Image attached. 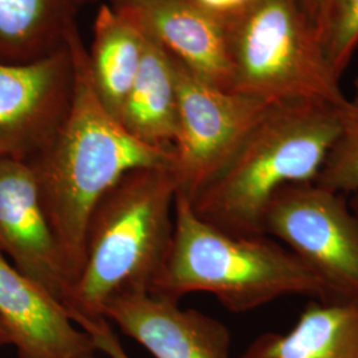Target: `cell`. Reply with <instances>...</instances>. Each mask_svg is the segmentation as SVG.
Segmentation results:
<instances>
[{"label":"cell","mask_w":358,"mask_h":358,"mask_svg":"<svg viewBox=\"0 0 358 358\" xmlns=\"http://www.w3.org/2000/svg\"><path fill=\"white\" fill-rule=\"evenodd\" d=\"M66 45L73 64L71 108L47 148L26 162L35 173L44 210L76 282L87 227L105 192L134 169L173 165L174 153L138 141L103 108L76 23L68 29Z\"/></svg>","instance_id":"cell-1"},{"label":"cell","mask_w":358,"mask_h":358,"mask_svg":"<svg viewBox=\"0 0 358 358\" xmlns=\"http://www.w3.org/2000/svg\"><path fill=\"white\" fill-rule=\"evenodd\" d=\"M338 108L309 100L271 103L224 166L194 195V213L231 235H266L275 194L316 182L338 133Z\"/></svg>","instance_id":"cell-2"},{"label":"cell","mask_w":358,"mask_h":358,"mask_svg":"<svg viewBox=\"0 0 358 358\" xmlns=\"http://www.w3.org/2000/svg\"><path fill=\"white\" fill-rule=\"evenodd\" d=\"M177 182L170 166L138 167L105 192L92 213L85 256L66 310L103 317L117 299L150 294L173 236Z\"/></svg>","instance_id":"cell-3"},{"label":"cell","mask_w":358,"mask_h":358,"mask_svg":"<svg viewBox=\"0 0 358 358\" xmlns=\"http://www.w3.org/2000/svg\"><path fill=\"white\" fill-rule=\"evenodd\" d=\"M192 292L214 294L235 313L289 294L327 300L320 279L282 243L219 230L177 194L171 242L149 294L179 301Z\"/></svg>","instance_id":"cell-4"},{"label":"cell","mask_w":358,"mask_h":358,"mask_svg":"<svg viewBox=\"0 0 358 358\" xmlns=\"http://www.w3.org/2000/svg\"><path fill=\"white\" fill-rule=\"evenodd\" d=\"M226 32L231 92L267 103H345L301 0H256Z\"/></svg>","instance_id":"cell-5"},{"label":"cell","mask_w":358,"mask_h":358,"mask_svg":"<svg viewBox=\"0 0 358 358\" xmlns=\"http://www.w3.org/2000/svg\"><path fill=\"white\" fill-rule=\"evenodd\" d=\"M264 234L320 279L327 300L358 301V215L345 195L315 182L284 186L267 208Z\"/></svg>","instance_id":"cell-6"},{"label":"cell","mask_w":358,"mask_h":358,"mask_svg":"<svg viewBox=\"0 0 358 358\" xmlns=\"http://www.w3.org/2000/svg\"><path fill=\"white\" fill-rule=\"evenodd\" d=\"M173 64L178 90V133L171 170L177 194L192 201L273 103L219 90L174 57Z\"/></svg>","instance_id":"cell-7"},{"label":"cell","mask_w":358,"mask_h":358,"mask_svg":"<svg viewBox=\"0 0 358 358\" xmlns=\"http://www.w3.org/2000/svg\"><path fill=\"white\" fill-rule=\"evenodd\" d=\"M68 45L32 63H0V157L29 161L47 148L71 108Z\"/></svg>","instance_id":"cell-8"},{"label":"cell","mask_w":358,"mask_h":358,"mask_svg":"<svg viewBox=\"0 0 358 358\" xmlns=\"http://www.w3.org/2000/svg\"><path fill=\"white\" fill-rule=\"evenodd\" d=\"M0 251L13 267L66 306L73 276L52 229L31 165L0 157Z\"/></svg>","instance_id":"cell-9"},{"label":"cell","mask_w":358,"mask_h":358,"mask_svg":"<svg viewBox=\"0 0 358 358\" xmlns=\"http://www.w3.org/2000/svg\"><path fill=\"white\" fill-rule=\"evenodd\" d=\"M109 6L196 76L231 92L226 28L195 0H109Z\"/></svg>","instance_id":"cell-10"},{"label":"cell","mask_w":358,"mask_h":358,"mask_svg":"<svg viewBox=\"0 0 358 358\" xmlns=\"http://www.w3.org/2000/svg\"><path fill=\"white\" fill-rule=\"evenodd\" d=\"M103 317L154 358H230L231 333L217 319L152 294L121 297Z\"/></svg>","instance_id":"cell-11"},{"label":"cell","mask_w":358,"mask_h":358,"mask_svg":"<svg viewBox=\"0 0 358 358\" xmlns=\"http://www.w3.org/2000/svg\"><path fill=\"white\" fill-rule=\"evenodd\" d=\"M0 320L19 358H96L99 353L66 308L11 266L1 251Z\"/></svg>","instance_id":"cell-12"},{"label":"cell","mask_w":358,"mask_h":358,"mask_svg":"<svg viewBox=\"0 0 358 358\" xmlns=\"http://www.w3.org/2000/svg\"><path fill=\"white\" fill-rule=\"evenodd\" d=\"M239 358H358V301L313 299L289 331L260 334Z\"/></svg>","instance_id":"cell-13"},{"label":"cell","mask_w":358,"mask_h":358,"mask_svg":"<svg viewBox=\"0 0 358 358\" xmlns=\"http://www.w3.org/2000/svg\"><path fill=\"white\" fill-rule=\"evenodd\" d=\"M143 36L141 65L118 121L138 141L173 150L178 133V90L173 57L153 38Z\"/></svg>","instance_id":"cell-14"},{"label":"cell","mask_w":358,"mask_h":358,"mask_svg":"<svg viewBox=\"0 0 358 358\" xmlns=\"http://www.w3.org/2000/svg\"><path fill=\"white\" fill-rule=\"evenodd\" d=\"M143 50L145 36L140 28L103 4L94 20L88 64L100 101L117 121L140 69Z\"/></svg>","instance_id":"cell-15"},{"label":"cell","mask_w":358,"mask_h":358,"mask_svg":"<svg viewBox=\"0 0 358 358\" xmlns=\"http://www.w3.org/2000/svg\"><path fill=\"white\" fill-rule=\"evenodd\" d=\"M75 0H0V63L26 64L66 44Z\"/></svg>","instance_id":"cell-16"},{"label":"cell","mask_w":358,"mask_h":358,"mask_svg":"<svg viewBox=\"0 0 358 358\" xmlns=\"http://www.w3.org/2000/svg\"><path fill=\"white\" fill-rule=\"evenodd\" d=\"M315 183L341 195L358 194V80L338 108V133Z\"/></svg>","instance_id":"cell-17"},{"label":"cell","mask_w":358,"mask_h":358,"mask_svg":"<svg viewBox=\"0 0 358 358\" xmlns=\"http://www.w3.org/2000/svg\"><path fill=\"white\" fill-rule=\"evenodd\" d=\"M319 38L328 63L341 77L358 47V0H327Z\"/></svg>","instance_id":"cell-18"},{"label":"cell","mask_w":358,"mask_h":358,"mask_svg":"<svg viewBox=\"0 0 358 358\" xmlns=\"http://www.w3.org/2000/svg\"><path fill=\"white\" fill-rule=\"evenodd\" d=\"M72 321L90 334L99 352H103L109 358H130L105 317L87 319L76 316Z\"/></svg>","instance_id":"cell-19"},{"label":"cell","mask_w":358,"mask_h":358,"mask_svg":"<svg viewBox=\"0 0 358 358\" xmlns=\"http://www.w3.org/2000/svg\"><path fill=\"white\" fill-rule=\"evenodd\" d=\"M206 13L226 28L232 26L251 10L256 0H195Z\"/></svg>","instance_id":"cell-20"},{"label":"cell","mask_w":358,"mask_h":358,"mask_svg":"<svg viewBox=\"0 0 358 358\" xmlns=\"http://www.w3.org/2000/svg\"><path fill=\"white\" fill-rule=\"evenodd\" d=\"M301 3L307 11L310 22L313 23V26L316 27V31L319 35V27L324 16L327 0H301Z\"/></svg>","instance_id":"cell-21"},{"label":"cell","mask_w":358,"mask_h":358,"mask_svg":"<svg viewBox=\"0 0 358 358\" xmlns=\"http://www.w3.org/2000/svg\"><path fill=\"white\" fill-rule=\"evenodd\" d=\"M6 345H11V337L8 334V331L6 329L3 321L0 320V348Z\"/></svg>","instance_id":"cell-22"},{"label":"cell","mask_w":358,"mask_h":358,"mask_svg":"<svg viewBox=\"0 0 358 358\" xmlns=\"http://www.w3.org/2000/svg\"><path fill=\"white\" fill-rule=\"evenodd\" d=\"M350 207H352V210L356 213L358 215V194L355 195V198L352 199V202H350Z\"/></svg>","instance_id":"cell-23"}]
</instances>
